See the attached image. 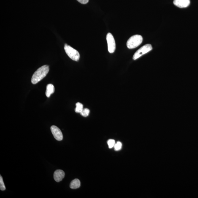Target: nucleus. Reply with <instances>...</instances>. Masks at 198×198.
<instances>
[{
  "label": "nucleus",
  "mask_w": 198,
  "mask_h": 198,
  "mask_svg": "<svg viewBox=\"0 0 198 198\" xmlns=\"http://www.w3.org/2000/svg\"><path fill=\"white\" fill-rule=\"evenodd\" d=\"M106 40H107L108 50L110 53H113L115 50L116 43L115 39L111 33H109L106 35Z\"/></svg>",
  "instance_id": "obj_5"
},
{
  "label": "nucleus",
  "mask_w": 198,
  "mask_h": 198,
  "mask_svg": "<svg viewBox=\"0 0 198 198\" xmlns=\"http://www.w3.org/2000/svg\"><path fill=\"white\" fill-rule=\"evenodd\" d=\"M51 130L53 136L57 140L61 141L62 140V133L60 129L55 125H53L51 127Z\"/></svg>",
  "instance_id": "obj_6"
},
{
  "label": "nucleus",
  "mask_w": 198,
  "mask_h": 198,
  "mask_svg": "<svg viewBox=\"0 0 198 198\" xmlns=\"http://www.w3.org/2000/svg\"><path fill=\"white\" fill-rule=\"evenodd\" d=\"M175 5L180 8H186L190 5V0H174Z\"/></svg>",
  "instance_id": "obj_7"
},
{
  "label": "nucleus",
  "mask_w": 198,
  "mask_h": 198,
  "mask_svg": "<svg viewBox=\"0 0 198 198\" xmlns=\"http://www.w3.org/2000/svg\"><path fill=\"white\" fill-rule=\"evenodd\" d=\"M143 38L140 35H136L129 38L127 43V47L129 49L136 48L142 43Z\"/></svg>",
  "instance_id": "obj_2"
},
{
  "label": "nucleus",
  "mask_w": 198,
  "mask_h": 198,
  "mask_svg": "<svg viewBox=\"0 0 198 198\" xmlns=\"http://www.w3.org/2000/svg\"><path fill=\"white\" fill-rule=\"evenodd\" d=\"M75 111L76 113H80L83 109V105L81 103L77 102L76 104Z\"/></svg>",
  "instance_id": "obj_11"
},
{
  "label": "nucleus",
  "mask_w": 198,
  "mask_h": 198,
  "mask_svg": "<svg viewBox=\"0 0 198 198\" xmlns=\"http://www.w3.org/2000/svg\"><path fill=\"white\" fill-rule=\"evenodd\" d=\"M107 144L109 148L114 147L115 144V141L113 140H109L108 141Z\"/></svg>",
  "instance_id": "obj_15"
},
{
  "label": "nucleus",
  "mask_w": 198,
  "mask_h": 198,
  "mask_svg": "<svg viewBox=\"0 0 198 198\" xmlns=\"http://www.w3.org/2000/svg\"><path fill=\"white\" fill-rule=\"evenodd\" d=\"M0 189L2 191H3V190H5L6 189V187L4 183L3 178L1 176H0Z\"/></svg>",
  "instance_id": "obj_14"
},
{
  "label": "nucleus",
  "mask_w": 198,
  "mask_h": 198,
  "mask_svg": "<svg viewBox=\"0 0 198 198\" xmlns=\"http://www.w3.org/2000/svg\"><path fill=\"white\" fill-rule=\"evenodd\" d=\"M81 186V182L78 179H75L70 183V187L72 189H77Z\"/></svg>",
  "instance_id": "obj_10"
},
{
  "label": "nucleus",
  "mask_w": 198,
  "mask_h": 198,
  "mask_svg": "<svg viewBox=\"0 0 198 198\" xmlns=\"http://www.w3.org/2000/svg\"><path fill=\"white\" fill-rule=\"evenodd\" d=\"M77 1H78L79 2L83 4H85L88 3L89 0H77Z\"/></svg>",
  "instance_id": "obj_16"
},
{
  "label": "nucleus",
  "mask_w": 198,
  "mask_h": 198,
  "mask_svg": "<svg viewBox=\"0 0 198 198\" xmlns=\"http://www.w3.org/2000/svg\"><path fill=\"white\" fill-rule=\"evenodd\" d=\"M152 50V47L151 45L147 44L144 46L135 53L133 57V59L134 60L137 59L143 55L149 52Z\"/></svg>",
  "instance_id": "obj_4"
},
{
  "label": "nucleus",
  "mask_w": 198,
  "mask_h": 198,
  "mask_svg": "<svg viewBox=\"0 0 198 198\" xmlns=\"http://www.w3.org/2000/svg\"><path fill=\"white\" fill-rule=\"evenodd\" d=\"M65 176L64 171L61 169H58L55 171L54 174V178L57 182L61 181Z\"/></svg>",
  "instance_id": "obj_8"
},
{
  "label": "nucleus",
  "mask_w": 198,
  "mask_h": 198,
  "mask_svg": "<svg viewBox=\"0 0 198 198\" xmlns=\"http://www.w3.org/2000/svg\"><path fill=\"white\" fill-rule=\"evenodd\" d=\"M122 146V144L121 142L119 141L117 142V144H115L114 146V148L116 151H119V150H121Z\"/></svg>",
  "instance_id": "obj_13"
},
{
  "label": "nucleus",
  "mask_w": 198,
  "mask_h": 198,
  "mask_svg": "<svg viewBox=\"0 0 198 198\" xmlns=\"http://www.w3.org/2000/svg\"><path fill=\"white\" fill-rule=\"evenodd\" d=\"M49 70V66L45 65L38 69L33 74L32 77L31 82L35 85L46 77Z\"/></svg>",
  "instance_id": "obj_1"
},
{
  "label": "nucleus",
  "mask_w": 198,
  "mask_h": 198,
  "mask_svg": "<svg viewBox=\"0 0 198 198\" xmlns=\"http://www.w3.org/2000/svg\"><path fill=\"white\" fill-rule=\"evenodd\" d=\"M64 50L66 54L72 60L78 61L80 58V54L78 51L72 48L67 44L65 45Z\"/></svg>",
  "instance_id": "obj_3"
},
{
  "label": "nucleus",
  "mask_w": 198,
  "mask_h": 198,
  "mask_svg": "<svg viewBox=\"0 0 198 198\" xmlns=\"http://www.w3.org/2000/svg\"><path fill=\"white\" fill-rule=\"evenodd\" d=\"M55 88L54 85L51 84H49L47 85L46 87V95L47 97H50L51 94L54 92Z\"/></svg>",
  "instance_id": "obj_9"
},
{
  "label": "nucleus",
  "mask_w": 198,
  "mask_h": 198,
  "mask_svg": "<svg viewBox=\"0 0 198 198\" xmlns=\"http://www.w3.org/2000/svg\"><path fill=\"white\" fill-rule=\"evenodd\" d=\"M89 112H90V111L89 109L87 108H85L80 113L83 117H88L89 115Z\"/></svg>",
  "instance_id": "obj_12"
}]
</instances>
